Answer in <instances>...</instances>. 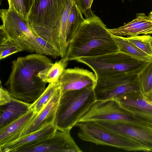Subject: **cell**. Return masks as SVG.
<instances>
[{
	"mask_svg": "<svg viewBox=\"0 0 152 152\" xmlns=\"http://www.w3.org/2000/svg\"><path fill=\"white\" fill-rule=\"evenodd\" d=\"M140 91L145 94L152 89V59L137 74Z\"/></svg>",
	"mask_w": 152,
	"mask_h": 152,
	"instance_id": "cb8c5ba5",
	"label": "cell"
},
{
	"mask_svg": "<svg viewBox=\"0 0 152 152\" xmlns=\"http://www.w3.org/2000/svg\"><path fill=\"white\" fill-rule=\"evenodd\" d=\"M93 87L62 94L53 124L58 130H71L96 100Z\"/></svg>",
	"mask_w": 152,
	"mask_h": 152,
	"instance_id": "277c9868",
	"label": "cell"
},
{
	"mask_svg": "<svg viewBox=\"0 0 152 152\" xmlns=\"http://www.w3.org/2000/svg\"><path fill=\"white\" fill-rule=\"evenodd\" d=\"M0 16L2 22L0 30L20 44L24 50L35 52L36 37L25 20L10 7L8 9H1Z\"/></svg>",
	"mask_w": 152,
	"mask_h": 152,
	"instance_id": "52a82bcc",
	"label": "cell"
},
{
	"mask_svg": "<svg viewBox=\"0 0 152 152\" xmlns=\"http://www.w3.org/2000/svg\"><path fill=\"white\" fill-rule=\"evenodd\" d=\"M108 30L113 35L123 37L150 35L152 34V20L144 13H139L131 22L117 28H108Z\"/></svg>",
	"mask_w": 152,
	"mask_h": 152,
	"instance_id": "9a60e30c",
	"label": "cell"
},
{
	"mask_svg": "<svg viewBox=\"0 0 152 152\" xmlns=\"http://www.w3.org/2000/svg\"><path fill=\"white\" fill-rule=\"evenodd\" d=\"M32 104L28 103L12 96L9 103L0 110V129L20 118L31 109Z\"/></svg>",
	"mask_w": 152,
	"mask_h": 152,
	"instance_id": "ac0fdd59",
	"label": "cell"
},
{
	"mask_svg": "<svg viewBox=\"0 0 152 152\" xmlns=\"http://www.w3.org/2000/svg\"></svg>",
	"mask_w": 152,
	"mask_h": 152,
	"instance_id": "d6a6232c",
	"label": "cell"
},
{
	"mask_svg": "<svg viewBox=\"0 0 152 152\" xmlns=\"http://www.w3.org/2000/svg\"><path fill=\"white\" fill-rule=\"evenodd\" d=\"M37 113L30 109L18 119L0 129V146L19 138L21 133L33 121Z\"/></svg>",
	"mask_w": 152,
	"mask_h": 152,
	"instance_id": "2e32d148",
	"label": "cell"
},
{
	"mask_svg": "<svg viewBox=\"0 0 152 152\" xmlns=\"http://www.w3.org/2000/svg\"><path fill=\"white\" fill-rule=\"evenodd\" d=\"M75 126L78 127L77 135L82 140L127 151L149 152L137 143L102 127L94 121L78 122Z\"/></svg>",
	"mask_w": 152,
	"mask_h": 152,
	"instance_id": "8992f818",
	"label": "cell"
},
{
	"mask_svg": "<svg viewBox=\"0 0 152 152\" xmlns=\"http://www.w3.org/2000/svg\"><path fill=\"white\" fill-rule=\"evenodd\" d=\"M62 94L87 87L94 88L97 78L92 72L78 67L65 69L58 80Z\"/></svg>",
	"mask_w": 152,
	"mask_h": 152,
	"instance_id": "4fadbf2b",
	"label": "cell"
},
{
	"mask_svg": "<svg viewBox=\"0 0 152 152\" xmlns=\"http://www.w3.org/2000/svg\"><path fill=\"white\" fill-rule=\"evenodd\" d=\"M143 95L146 99L152 102V89Z\"/></svg>",
	"mask_w": 152,
	"mask_h": 152,
	"instance_id": "f546056e",
	"label": "cell"
},
{
	"mask_svg": "<svg viewBox=\"0 0 152 152\" xmlns=\"http://www.w3.org/2000/svg\"><path fill=\"white\" fill-rule=\"evenodd\" d=\"M7 1L9 7H12L25 20L27 11L23 0H7Z\"/></svg>",
	"mask_w": 152,
	"mask_h": 152,
	"instance_id": "484cf974",
	"label": "cell"
},
{
	"mask_svg": "<svg viewBox=\"0 0 152 152\" xmlns=\"http://www.w3.org/2000/svg\"><path fill=\"white\" fill-rule=\"evenodd\" d=\"M53 64L44 55L36 53L20 57L12 62L11 70L5 86L11 96L32 104L45 89L46 83L38 73Z\"/></svg>",
	"mask_w": 152,
	"mask_h": 152,
	"instance_id": "6da1fadb",
	"label": "cell"
},
{
	"mask_svg": "<svg viewBox=\"0 0 152 152\" xmlns=\"http://www.w3.org/2000/svg\"><path fill=\"white\" fill-rule=\"evenodd\" d=\"M119 51L133 58L145 62H149L152 57L128 41L126 37L113 35Z\"/></svg>",
	"mask_w": 152,
	"mask_h": 152,
	"instance_id": "d6986e66",
	"label": "cell"
},
{
	"mask_svg": "<svg viewBox=\"0 0 152 152\" xmlns=\"http://www.w3.org/2000/svg\"><path fill=\"white\" fill-rule=\"evenodd\" d=\"M99 120H120L143 123L123 108L115 99L96 100L80 118L78 122Z\"/></svg>",
	"mask_w": 152,
	"mask_h": 152,
	"instance_id": "30bf717a",
	"label": "cell"
},
{
	"mask_svg": "<svg viewBox=\"0 0 152 152\" xmlns=\"http://www.w3.org/2000/svg\"><path fill=\"white\" fill-rule=\"evenodd\" d=\"M70 130H57L51 136L15 152H83L71 136Z\"/></svg>",
	"mask_w": 152,
	"mask_h": 152,
	"instance_id": "8fae6325",
	"label": "cell"
},
{
	"mask_svg": "<svg viewBox=\"0 0 152 152\" xmlns=\"http://www.w3.org/2000/svg\"><path fill=\"white\" fill-rule=\"evenodd\" d=\"M0 59L24 50L18 43L7 37L0 30Z\"/></svg>",
	"mask_w": 152,
	"mask_h": 152,
	"instance_id": "603a6c76",
	"label": "cell"
},
{
	"mask_svg": "<svg viewBox=\"0 0 152 152\" xmlns=\"http://www.w3.org/2000/svg\"><path fill=\"white\" fill-rule=\"evenodd\" d=\"M148 16L152 20V11L150 12L149 14L148 15Z\"/></svg>",
	"mask_w": 152,
	"mask_h": 152,
	"instance_id": "4dcf8cb0",
	"label": "cell"
},
{
	"mask_svg": "<svg viewBox=\"0 0 152 152\" xmlns=\"http://www.w3.org/2000/svg\"></svg>",
	"mask_w": 152,
	"mask_h": 152,
	"instance_id": "1f68e13d",
	"label": "cell"
},
{
	"mask_svg": "<svg viewBox=\"0 0 152 152\" xmlns=\"http://www.w3.org/2000/svg\"><path fill=\"white\" fill-rule=\"evenodd\" d=\"M98 125L132 140L152 152V126L142 122L120 120L94 121Z\"/></svg>",
	"mask_w": 152,
	"mask_h": 152,
	"instance_id": "9c48e42d",
	"label": "cell"
},
{
	"mask_svg": "<svg viewBox=\"0 0 152 152\" xmlns=\"http://www.w3.org/2000/svg\"><path fill=\"white\" fill-rule=\"evenodd\" d=\"M57 130L53 123L47 124L37 131L22 136L10 143L0 146V151L15 152L19 148L36 143L51 136Z\"/></svg>",
	"mask_w": 152,
	"mask_h": 152,
	"instance_id": "e0dca14e",
	"label": "cell"
},
{
	"mask_svg": "<svg viewBox=\"0 0 152 152\" xmlns=\"http://www.w3.org/2000/svg\"><path fill=\"white\" fill-rule=\"evenodd\" d=\"M68 61L65 57L62 58L53 63L50 66L40 72L38 76L46 83L56 82L67 66Z\"/></svg>",
	"mask_w": 152,
	"mask_h": 152,
	"instance_id": "ffe728a7",
	"label": "cell"
},
{
	"mask_svg": "<svg viewBox=\"0 0 152 152\" xmlns=\"http://www.w3.org/2000/svg\"><path fill=\"white\" fill-rule=\"evenodd\" d=\"M0 105L3 106L10 102L12 96L7 89L4 88L1 84L0 88Z\"/></svg>",
	"mask_w": 152,
	"mask_h": 152,
	"instance_id": "83f0119b",
	"label": "cell"
},
{
	"mask_svg": "<svg viewBox=\"0 0 152 152\" xmlns=\"http://www.w3.org/2000/svg\"><path fill=\"white\" fill-rule=\"evenodd\" d=\"M93 1V0H76L77 6L86 18L93 13L91 9Z\"/></svg>",
	"mask_w": 152,
	"mask_h": 152,
	"instance_id": "4316f807",
	"label": "cell"
},
{
	"mask_svg": "<svg viewBox=\"0 0 152 152\" xmlns=\"http://www.w3.org/2000/svg\"><path fill=\"white\" fill-rule=\"evenodd\" d=\"M34 0H23L26 7L27 13L30 8Z\"/></svg>",
	"mask_w": 152,
	"mask_h": 152,
	"instance_id": "f1b7e54d",
	"label": "cell"
},
{
	"mask_svg": "<svg viewBox=\"0 0 152 152\" xmlns=\"http://www.w3.org/2000/svg\"><path fill=\"white\" fill-rule=\"evenodd\" d=\"M75 60L89 67L94 72L97 79L122 74H137L148 62L119 51L96 56L83 57Z\"/></svg>",
	"mask_w": 152,
	"mask_h": 152,
	"instance_id": "5b68a950",
	"label": "cell"
},
{
	"mask_svg": "<svg viewBox=\"0 0 152 152\" xmlns=\"http://www.w3.org/2000/svg\"><path fill=\"white\" fill-rule=\"evenodd\" d=\"M137 74H122L97 79L94 89L96 100L114 99L124 94L140 91Z\"/></svg>",
	"mask_w": 152,
	"mask_h": 152,
	"instance_id": "ba28073f",
	"label": "cell"
},
{
	"mask_svg": "<svg viewBox=\"0 0 152 152\" xmlns=\"http://www.w3.org/2000/svg\"><path fill=\"white\" fill-rule=\"evenodd\" d=\"M62 94L60 87L45 107L23 130L20 137L37 131L47 124L53 123Z\"/></svg>",
	"mask_w": 152,
	"mask_h": 152,
	"instance_id": "5bb4252c",
	"label": "cell"
},
{
	"mask_svg": "<svg viewBox=\"0 0 152 152\" xmlns=\"http://www.w3.org/2000/svg\"><path fill=\"white\" fill-rule=\"evenodd\" d=\"M127 39L140 49L152 57V36L137 35L126 37Z\"/></svg>",
	"mask_w": 152,
	"mask_h": 152,
	"instance_id": "d4e9b609",
	"label": "cell"
},
{
	"mask_svg": "<svg viewBox=\"0 0 152 152\" xmlns=\"http://www.w3.org/2000/svg\"><path fill=\"white\" fill-rule=\"evenodd\" d=\"M74 3L68 18L66 30L67 43H69L76 34L82 23L85 20L76 4Z\"/></svg>",
	"mask_w": 152,
	"mask_h": 152,
	"instance_id": "44dd1931",
	"label": "cell"
},
{
	"mask_svg": "<svg viewBox=\"0 0 152 152\" xmlns=\"http://www.w3.org/2000/svg\"><path fill=\"white\" fill-rule=\"evenodd\" d=\"M60 88L58 81L49 83L38 99L30 106V109L39 113L46 106Z\"/></svg>",
	"mask_w": 152,
	"mask_h": 152,
	"instance_id": "7402d4cb",
	"label": "cell"
},
{
	"mask_svg": "<svg viewBox=\"0 0 152 152\" xmlns=\"http://www.w3.org/2000/svg\"><path fill=\"white\" fill-rule=\"evenodd\" d=\"M119 51L113 34L93 13L80 24L68 45L64 57L69 61Z\"/></svg>",
	"mask_w": 152,
	"mask_h": 152,
	"instance_id": "7a4b0ae2",
	"label": "cell"
},
{
	"mask_svg": "<svg viewBox=\"0 0 152 152\" xmlns=\"http://www.w3.org/2000/svg\"><path fill=\"white\" fill-rule=\"evenodd\" d=\"M114 99L135 118L152 126V102L141 91L124 94Z\"/></svg>",
	"mask_w": 152,
	"mask_h": 152,
	"instance_id": "7c38bea8",
	"label": "cell"
},
{
	"mask_svg": "<svg viewBox=\"0 0 152 152\" xmlns=\"http://www.w3.org/2000/svg\"><path fill=\"white\" fill-rule=\"evenodd\" d=\"M68 0H34L25 20L34 35L62 51L58 33L61 17Z\"/></svg>",
	"mask_w": 152,
	"mask_h": 152,
	"instance_id": "3957f363",
	"label": "cell"
}]
</instances>
